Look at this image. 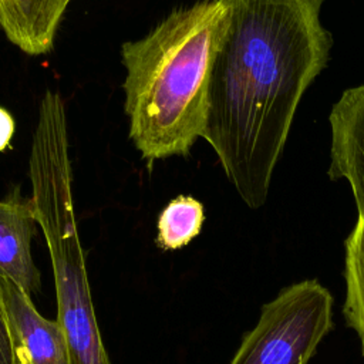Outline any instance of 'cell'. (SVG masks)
Wrapping results in <instances>:
<instances>
[{
	"mask_svg": "<svg viewBox=\"0 0 364 364\" xmlns=\"http://www.w3.org/2000/svg\"><path fill=\"white\" fill-rule=\"evenodd\" d=\"M223 1L202 138L245 205L259 209L299 104L330 61L333 36L321 21L324 0Z\"/></svg>",
	"mask_w": 364,
	"mask_h": 364,
	"instance_id": "1",
	"label": "cell"
},
{
	"mask_svg": "<svg viewBox=\"0 0 364 364\" xmlns=\"http://www.w3.org/2000/svg\"><path fill=\"white\" fill-rule=\"evenodd\" d=\"M226 20L223 0H198L173 9L142 38L122 44L129 138L148 164L186 156L202 138Z\"/></svg>",
	"mask_w": 364,
	"mask_h": 364,
	"instance_id": "2",
	"label": "cell"
},
{
	"mask_svg": "<svg viewBox=\"0 0 364 364\" xmlns=\"http://www.w3.org/2000/svg\"><path fill=\"white\" fill-rule=\"evenodd\" d=\"M28 176L30 198L50 256L57 321L70 364H111L94 310L75 220L65 107L63 97L51 90L40 101Z\"/></svg>",
	"mask_w": 364,
	"mask_h": 364,
	"instance_id": "3",
	"label": "cell"
},
{
	"mask_svg": "<svg viewBox=\"0 0 364 364\" xmlns=\"http://www.w3.org/2000/svg\"><path fill=\"white\" fill-rule=\"evenodd\" d=\"M333 296L316 279L293 283L262 306L229 364H309L333 328Z\"/></svg>",
	"mask_w": 364,
	"mask_h": 364,
	"instance_id": "4",
	"label": "cell"
},
{
	"mask_svg": "<svg viewBox=\"0 0 364 364\" xmlns=\"http://www.w3.org/2000/svg\"><path fill=\"white\" fill-rule=\"evenodd\" d=\"M37 225L33 200L21 196L18 188L0 199V276L30 297L41 290V273L31 256Z\"/></svg>",
	"mask_w": 364,
	"mask_h": 364,
	"instance_id": "5",
	"label": "cell"
},
{
	"mask_svg": "<svg viewBox=\"0 0 364 364\" xmlns=\"http://www.w3.org/2000/svg\"><path fill=\"white\" fill-rule=\"evenodd\" d=\"M328 124V176L348 183L357 218L364 220V87L333 108Z\"/></svg>",
	"mask_w": 364,
	"mask_h": 364,
	"instance_id": "6",
	"label": "cell"
},
{
	"mask_svg": "<svg viewBox=\"0 0 364 364\" xmlns=\"http://www.w3.org/2000/svg\"><path fill=\"white\" fill-rule=\"evenodd\" d=\"M3 300L23 364H70L67 344L55 320L41 316L31 297L14 282L0 276Z\"/></svg>",
	"mask_w": 364,
	"mask_h": 364,
	"instance_id": "7",
	"label": "cell"
},
{
	"mask_svg": "<svg viewBox=\"0 0 364 364\" xmlns=\"http://www.w3.org/2000/svg\"><path fill=\"white\" fill-rule=\"evenodd\" d=\"M71 0H0V27L28 55L51 51L60 21Z\"/></svg>",
	"mask_w": 364,
	"mask_h": 364,
	"instance_id": "8",
	"label": "cell"
},
{
	"mask_svg": "<svg viewBox=\"0 0 364 364\" xmlns=\"http://www.w3.org/2000/svg\"><path fill=\"white\" fill-rule=\"evenodd\" d=\"M344 318L358 338L364 354V220L357 218L355 225L344 240Z\"/></svg>",
	"mask_w": 364,
	"mask_h": 364,
	"instance_id": "9",
	"label": "cell"
},
{
	"mask_svg": "<svg viewBox=\"0 0 364 364\" xmlns=\"http://www.w3.org/2000/svg\"><path fill=\"white\" fill-rule=\"evenodd\" d=\"M203 205L192 196H176L158 218L156 245L162 250H178L191 243L202 230Z\"/></svg>",
	"mask_w": 364,
	"mask_h": 364,
	"instance_id": "10",
	"label": "cell"
},
{
	"mask_svg": "<svg viewBox=\"0 0 364 364\" xmlns=\"http://www.w3.org/2000/svg\"><path fill=\"white\" fill-rule=\"evenodd\" d=\"M0 364H23L0 287Z\"/></svg>",
	"mask_w": 364,
	"mask_h": 364,
	"instance_id": "11",
	"label": "cell"
},
{
	"mask_svg": "<svg viewBox=\"0 0 364 364\" xmlns=\"http://www.w3.org/2000/svg\"><path fill=\"white\" fill-rule=\"evenodd\" d=\"M14 134V119L11 114L0 107V152L9 146V142Z\"/></svg>",
	"mask_w": 364,
	"mask_h": 364,
	"instance_id": "12",
	"label": "cell"
}]
</instances>
